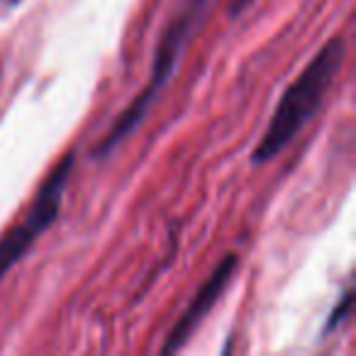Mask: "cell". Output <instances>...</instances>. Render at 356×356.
Returning <instances> with one entry per match:
<instances>
[{
    "mask_svg": "<svg viewBox=\"0 0 356 356\" xmlns=\"http://www.w3.org/2000/svg\"><path fill=\"white\" fill-rule=\"evenodd\" d=\"M239 266V257L234 252L225 254L222 259L218 261V266L210 271V276L200 283V288L195 291V296L191 298L188 307L181 312V317L176 320V325L171 327L166 341H163L161 351L163 354H173L181 346H186L191 341V337L195 334V330L200 327V322L210 315L215 305L220 302V298L225 296V291L232 283V276Z\"/></svg>",
    "mask_w": 356,
    "mask_h": 356,
    "instance_id": "obj_4",
    "label": "cell"
},
{
    "mask_svg": "<svg viewBox=\"0 0 356 356\" xmlns=\"http://www.w3.org/2000/svg\"><path fill=\"white\" fill-rule=\"evenodd\" d=\"M351 307H354V291L351 288H346L344 296L339 298V302H337L334 307L330 310V315H327V322H325V334H330V332H334L337 327H341L346 322V317L351 315Z\"/></svg>",
    "mask_w": 356,
    "mask_h": 356,
    "instance_id": "obj_5",
    "label": "cell"
},
{
    "mask_svg": "<svg viewBox=\"0 0 356 356\" xmlns=\"http://www.w3.org/2000/svg\"><path fill=\"white\" fill-rule=\"evenodd\" d=\"M254 6V0H227V15L229 17H239Z\"/></svg>",
    "mask_w": 356,
    "mask_h": 356,
    "instance_id": "obj_6",
    "label": "cell"
},
{
    "mask_svg": "<svg viewBox=\"0 0 356 356\" xmlns=\"http://www.w3.org/2000/svg\"><path fill=\"white\" fill-rule=\"evenodd\" d=\"M213 3L215 0H178V6L173 8L171 17L166 20L161 35H159L149 81L142 86V90L129 100L127 108L115 118V122L110 124V129L103 134V139L95 144L93 154H90L95 161H100V159H105L108 154H113L124 139L132 137V134L142 127L149 110L154 108V103H156L159 95L163 93V88L168 86L171 76L176 74L178 59L184 56L186 47L191 44L195 32L203 27Z\"/></svg>",
    "mask_w": 356,
    "mask_h": 356,
    "instance_id": "obj_2",
    "label": "cell"
},
{
    "mask_svg": "<svg viewBox=\"0 0 356 356\" xmlns=\"http://www.w3.org/2000/svg\"><path fill=\"white\" fill-rule=\"evenodd\" d=\"M346 59V40L341 35L332 37L322 44V49L305 64V69L293 79V83L283 90L273 115L264 134L259 137L249 161L254 166L273 161L281 152L291 147V142L310 124V120L322 108L327 93L334 86Z\"/></svg>",
    "mask_w": 356,
    "mask_h": 356,
    "instance_id": "obj_1",
    "label": "cell"
},
{
    "mask_svg": "<svg viewBox=\"0 0 356 356\" xmlns=\"http://www.w3.org/2000/svg\"><path fill=\"white\" fill-rule=\"evenodd\" d=\"M74 166H76V154L66 152L56 161V166L47 173V178L42 181L40 188H37L25 218L17 225H13L0 237V283L25 259V254L35 247L37 239L56 222L61 205H64V193L69 188Z\"/></svg>",
    "mask_w": 356,
    "mask_h": 356,
    "instance_id": "obj_3",
    "label": "cell"
}]
</instances>
